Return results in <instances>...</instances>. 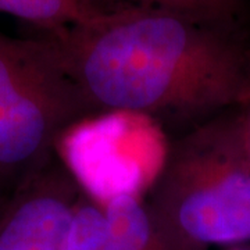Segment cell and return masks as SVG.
Wrapping results in <instances>:
<instances>
[{
  "mask_svg": "<svg viewBox=\"0 0 250 250\" xmlns=\"http://www.w3.org/2000/svg\"><path fill=\"white\" fill-rule=\"evenodd\" d=\"M102 0H0V13L41 29L43 34L86 24L107 13Z\"/></svg>",
  "mask_w": 250,
  "mask_h": 250,
  "instance_id": "8992f818",
  "label": "cell"
},
{
  "mask_svg": "<svg viewBox=\"0 0 250 250\" xmlns=\"http://www.w3.org/2000/svg\"><path fill=\"white\" fill-rule=\"evenodd\" d=\"M239 120H241L242 134L250 150V103L239 108Z\"/></svg>",
  "mask_w": 250,
  "mask_h": 250,
  "instance_id": "9c48e42d",
  "label": "cell"
},
{
  "mask_svg": "<svg viewBox=\"0 0 250 250\" xmlns=\"http://www.w3.org/2000/svg\"><path fill=\"white\" fill-rule=\"evenodd\" d=\"M82 189L54 156L7 196L0 214V250H67Z\"/></svg>",
  "mask_w": 250,
  "mask_h": 250,
  "instance_id": "277c9868",
  "label": "cell"
},
{
  "mask_svg": "<svg viewBox=\"0 0 250 250\" xmlns=\"http://www.w3.org/2000/svg\"><path fill=\"white\" fill-rule=\"evenodd\" d=\"M43 36L92 117H154L187 131L250 103V50L235 31L178 11L118 7Z\"/></svg>",
  "mask_w": 250,
  "mask_h": 250,
  "instance_id": "6da1fadb",
  "label": "cell"
},
{
  "mask_svg": "<svg viewBox=\"0 0 250 250\" xmlns=\"http://www.w3.org/2000/svg\"><path fill=\"white\" fill-rule=\"evenodd\" d=\"M103 205L120 250H178L161 233L136 195L121 190Z\"/></svg>",
  "mask_w": 250,
  "mask_h": 250,
  "instance_id": "5b68a950",
  "label": "cell"
},
{
  "mask_svg": "<svg viewBox=\"0 0 250 250\" xmlns=\"http://www.w3.org/2000/svg\"><path fill=\"white\" fill-rule=\"evenodd\" d=\"M139 6L172 10L217 27L235 31L245 0H135Z\"/></svg>",
  "mask_w": 250,
  "mask_h": 250,
  "instance_id": "ba28073f",
  "label": "cell"
},
{
  "mask_svg": "<svg viewBox=\"0 0 250 250\" xmlns=\"http://www.w3.org/2000/svg\"><path fill=\"white\" fill-rule=\"evenodd\" d=\"M232 250H250V249H232Z\"/></svg>",
  "mask_w": 250,
  "mask_h": 250,
  "instance_id": "8fae6325",
  "label": "cell"
},
{
  "mask_svg": "<svg viewBox=\"0 0 250 250\" xmlns=\"http://www.w3.org/2000/svg\"><path fill=\"white\" fill-rule=\"evenodd\" d=\"M67 250H120L103 202L83 189L74 208Z\"/></svg>",
  "mask_w": 250,
  "mask_h": 250,
  "instance_id": "52a82bcc",
  "label": "cell"
},
{
  "mask_svg": "<svg viewBox=\"0 0 250 250\" xmlns=\"http://www.w3.org/2000/svg\"><path fill=\"white\" fill-rule=\"evenodd\" d=\"M89 117L46 36L20 39L0 31V195L42 170L62 135Z\"/></svg>",
  "mask_w": 250,
  "mask_h": 250,
  "instance_id": "3957f363",
  "label": "cell"
},
{
  "mask_svg": "<svg viewBox=\"0 0 250 250\" xmlns=\"http://www.w3.org/2000/svg\"><path fill=\"white\" fill-rule=\"evenodd\" d=\"M145 205L178 250L250 241V150L239 108L189 128L171 143Z\"/></svg>",
  "mask_w": 250,
  "mask_h": 250,
  "instance_id": "7a4b0ae2",
  "label": "cell"
},
{
  "mask_svg": "<svg viewBox=\"0 0 250 250\" xmlns=\"http://www.w3.org/2000/svg\"><path fill=\"white\" fill-rule=\"evenodd\" d=\"M7 196H9V195H0V214H1V211H3V207L6 205Z\"/></svg>",
  "mask_w": 250,
  "mask_h": 250,
  "instance_id": "30bf717a",
  "label": "cell"
}]
</instances>
